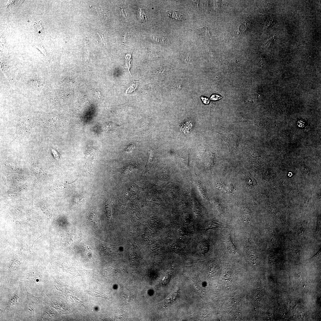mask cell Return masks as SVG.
I'll return each instance as SVG.
<instances>
[{"mask_svg":"<svg viewBox=\"0 0 321 321\" xmlns=\"http://www.w3.org/2000/svg\"><path fill=\"white\" fill-rule=\"evenodd\" d=\"M225 243L227 249L230 253L232 254L236 255L237 253V250L232 241L231 235L228 233L226 236Z\"/></svg>","mask_w":321,"mask_h":321,"instance_id":"obj_1","label":"cell"},{"mask_svg":"<svg viewBox=\"0 0 321 321\" xmlns=\"http://www.w3.org/2000/svg\"><path fill=\"white\" fill-rule=\"evenodd\" d=\"M88 218L89 220L91 222L93 225L96 226H97L98 224V222L97 216L95 212H91L89 215Z\"/></svg>","mask_w":321,"mask_h":321,"instance_id":"obj_2","label":"cell"},{"mask_svg":"<svg viewBox=\"0 0 321 321\" xmlns=\"http://www.w3.org/2000/svg\"><path fill=\"white\" fill-rule=\"evenodd\" d=\"M126 60V68H127L129 71V72L130 73L131 76L132 77L131 75L130 71H129L130 69L131 66V55L130 54H127L126 55L125 57Z\"/></svg>","mask_w":321,"mask_h":321,"instance_id":"obj_3","label":"cell"},{"mask_svg":"<svg viewBox=\"0 0 321 321\" xmlns=\"http://www.w3.org/2000/svg\"><path fill=\"white\" fill-rule=\"evenodd\" d=\"M199 34L200 35L207 36L209 38H210V35L209 32V29L207 27H203L202 28L199 29Z\"/></svg>","mask_w":321,"mask_h":321,"instance_id":"obj_4","label":"cell"},{"mask_svg":"<svg viewBox=\"0 0 321 321\" xmlns=\"http://www.w3.org/2000/svg\"><path fill=\"white\" fill-rule=\"evenodd\" d=\"M219 224L213 221H209L206 224V228L207 230L216 228L219 226Z\"/></svg>","mask_w":321,"mask_h":321,"instance_id":"obj_5","label":"cell"},{"mask_svg":"<svg viewBox=\"0 0 321 321\" xmlns=\"http://www.w3.org/2000/svg\"><path fill=\"white\" fill-rule=\"evenodd\" d=\"M170 247L172 250L176 253L181 254L184 253L182 248L178 246L175 243H171L170 245Z\"/></svg>","mask_w":321,"mask_h":321,"instance_id":"obj_6","label":"cell"},{"mask_svg":"<svg viewBox=\"0 0 321 321\" xmlns=\"http://www.w3.org/2000/svg\"><path fill=\"white\" fill-rule=\"evenodd\" d=\"M50 149L54 159L57 162H58L60 157V154L56 149L53 148L51 146H50Z\"/></svg>","mask_w":321,"mask_h":321,"instance_id":"obj_7","label":"cell"},{"mask_svg":"<svg viewBox=\"0 0 321 321\" xmlns=\"http://www.w3.org/2000/svg\"><path fill=\"white\" fill-rule=\"evenodd\" d=\"M105 210L106 216L108 219H110L112 215L111 209L110 206L108 204L105 206Z\"/></svg>","mask_w":321,"mask_h":321,"instance_id":"obj_8","label":"cell"},{"mask_svg":"<svg viewBox=\"0 0 321 321\" xmlns=\"http://www.w3.org/2000/svg\"><path fill=\"white\" fill-rule=\"evenodd\" d=\"M222 98V97L218 95H213L211 97L210 100H220Z\"/></svg>","mask_w":321,"mask_h":321,"instance_id":"obj_9","label":"cell"},{"mask_svg":"<svg viewBox=\"0 0 321 321\" xmlns=\"http://www.w3.org/2000/svg\"><path fill=\"white\" fill-rule=\"evenodd\" d=\"M201 100L203 101L204 103L205 104H208L210 102V100L209 99L207 98L204 97L203 96H202L201 97Z\"/></svg>","mask_w":321,"mask_h":321,"instance_id":"obj_10","label":"cell"},{"mask_svg":"<svg viewBox=\"0 0 321 321\" xmlns=\"http://www.w3.org/2000/svg\"><path fill=\"white\" fill-rule=\"evenodd\" d=\"M93 90H94L95 94L98 97V98L100 97L101 95L100 92L96 90H95V89H93Z\"/></svg>","mask_w":321,"mask_h":321,"instance_id":"obj_11","label":"cell"}]
</instances>
